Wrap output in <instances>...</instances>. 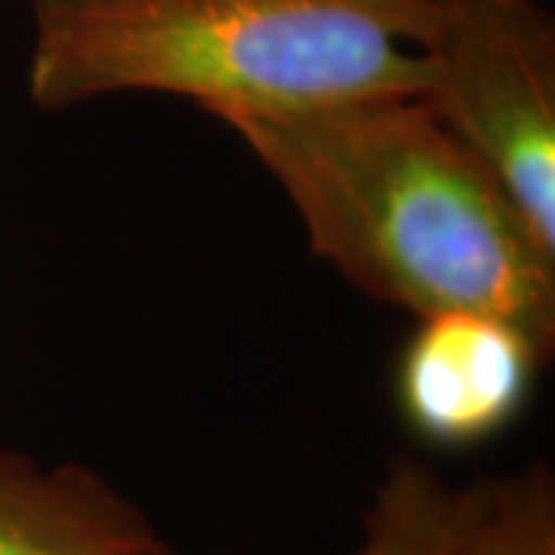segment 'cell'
I'll list each match as a JSON object with an SVG mask.
<instances>
[{
  "label": "cell",
  "mask_w": 555,
  "mask_h": 555,
  "mask_svg": "<svg viewBox=\"0 0 555 555\" xmlns=\"http://www.w3.org/2000/svg\"><path fill=\"white\" fill-rule=\"evenodd\" d=\"M0 555L177 553L100 473L0 448Z\"/></svg>",
  "instance_id": "cell-5"
},
{
  "label": "cell",
  "mask_w": 555,
  "mask_h": 555,
  "mask_svg": "<svg viewBox=\"0 0 555 555\" xmlns=\"http://www.w3.org/2000/svg\"><path fill=\"white\" fill-rule=\"evenodd\" d=\"M416 321L396 377L411 429L436 448H469L503 433L550 358L506 318L438 312Z\"/></svg>",
  "instance_id": "cell-4"
},
{
  "label": "cell",
  "mask_w": 555,
  "mask_h": 555,
  "mask_svg": "<svg viewBox=\"0 0 555 555\" xmlns=\"http://www.w3.org/2000/svg\"><path fill=\"white\" fill-rule=\"evenodd\" d=\"M451 555H555V481L534 463L488 485L485 506Z\"/></svg>",
  "instance_id": "cell-7"
},
{
  "label": "cell",
  "mask_w": 555,
  "mask_h": 555,
  "mask_svg": "<svg viewBox=\"0 0 555 555\" xmlns=\"http://www.w3.org/2000/svg\"><path fill=\"white\" fill-rule=\"evenodd\" d=\"M429 0H31L28 96L167 93L214 118L423 96Z\"/></svg>",
  "instance_id": "cell-2"
},
{
  "label": "cell",
  "mask_w": 555,
  "mask_h": 555,
  "mask_svg": "<svg viewBox=\"0 0 555 555\" xmlns=\"http://www.w3.org/2000/svg\"><path fill=\"white\" fill-rule=\"evenodd\" d=\"M426 102L555 250V25L537 0H429Z\"/></svg>",
  "instance_id": "cell-3"
},
{
  "label": "cell",
  "mask_w": 555,
  "mask_h": 555,
  "mask_svg": "<svg viewBox=\"0 0 555 555\" xmlns=\"http://www.w3.org/2000/svg\"><path fill=\"white\" fill-rule=\"evenodd\" d=\"M488 485H451L436 469L398 456L379 481L352 555H451L481 513Z\"/></svg>",
  "instance_id": "cell-6"
},
{
  "label": "cell",
  "mask_w": 555,
  "mask_h": 555,
  "mask_svg": "<svg viewBox=\"0 0 555 555\" xmlns=\"http://www.w3.org/2000/svg\"><path fill=\"white\" fill-rule=\"evenodd\" d=\"M281 185L309 247L416 318L485 312L555 352V250L420 96L222 118Z\"/></svg>",
  "instance_id": "cell-1"
}]
</instances>
